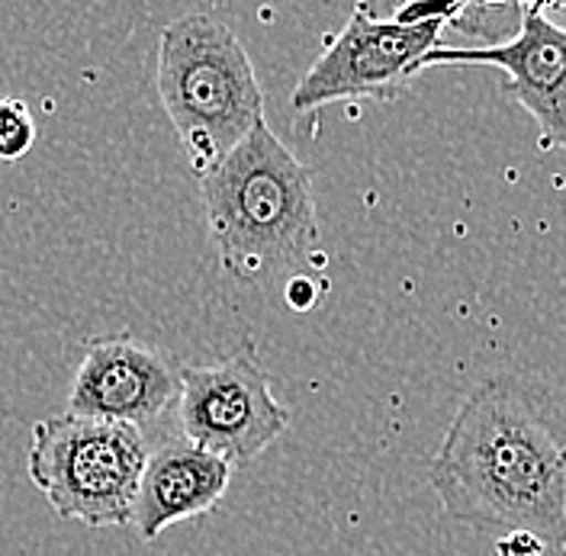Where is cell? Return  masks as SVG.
<instances>
[{"mask_svg": "<svg viewBox=\"0 0 566 556\" xmlns=\"http://www.w3.org/2000/svg\"><path fill=\"white\" fill-rule=\"evenodd\" d=\"M544 547L534 541V537H522V534H512L505 541H499V556H541Z\"/></svg>", "mask_w": 566, "mask_h": 556, "instance_id": "obj_12", "label": "cell"}, {"mask_svg": "<svg viewBox=\"0 0 566 556\" xmlns=\"http://www.w3.org/2000/svg\"><path fill=\"white\" fill-rule=\"evenodd\" d=\"M441 508L476 531L566 541V416L560 392L528 377L476 382L428 470Z\"/></svg>", "mask_w": 566, "mask_h": 556, "instance_id": "obj_1", "label": "cell"}, {"mask_svg": "<svg viewBox=\"0 0 566 556\" xmlns=\"http://www.w3.org/2000/svg\"><path fill=\"white\" fill-rule=\"evenodd\" d=\"M35 123L30 106L17 97H0V165H13L30 155Z\"/></svg>", "mask_w": 566, "mask_h": 556, "instance_id": "obj_10", "label": "cell"}, {"mask_svg": "<svg viewBox=\"0 0 566 556\" xmlns=\"http://www.w3.org/2000/svg\"><path fill=\"white\" fill-rule=\"evenodd\" d=\"M448 23H402L380 20L370 7L357 3L342 27L322 49L313 69L293 87V109L313 113L342 101H377L392 104L406 97L409 81L419 74V62L438 45Z\"/></svg>", "mask_w": 566, "mask_h": 556, "instance_id": "obj_6", "label": "cell"}, {"mask_svg": "<svg viewBox=\"0 0 566 556\" xmlns=\"http://www.w3.org/2000/svg\"><path fill=\"white\" fill-rule=\"evenodd\" d=\"M177 428L193 448L242 466L290 428V412L277 402L254 348L242 345L229 357L180 367Z\"/></svg>", "mask_w": 566, "mask_h": 556, "instance_id": "obj_5", "label": "cell"}, {"mask_svg": "<svg viewBox=\"0 0 566 556\" xmlns=\"http://www.w3.org/2000/svg\"><path fill=\"white\" fill-rule=\"evenodd\" d=\"M200 200L222 267L242 283L296 267L318 235L313 171L274 136L268 116L200 175Z\"/></svg>", "mask_w": 566, "mask_h": 556, "instance_id": "obj_2", "label": "cell"}, {"mask_svg": "<svg viewBox=\"0 0 566 556\" xmlns=\"http://www.w3.org/2000/svg\"><path fill=\"white\" fill-rule=\"evenodd\" d=\"M180 396V367L151 342L129 332L101 335L84 345L69 392V416L133 424L145 431Z\"/></svg>", "mask_w": 566, "mask_h": 556, "instance_id": "obj_8", "label": "cell"}, {"mask_svg": "<svg viewBox=\"0 0 566 556\" xmlns=\"http://www.w3.org/2000/svg\"><path fill=\"white\" fill-rule=\"evenodd\" d=\"M155 87L197 175L216 168L264 119V91L242 39L210 13L165 27Z\"/></svg>", "mask_w": 566, "mask_h": 556, "instance_id": "obj_3", "label": "cell"}, {"mask_svg": "<svg viewBox=\"0 0 566 556\" xmlns=\"http://www.w3.org/2000/svg\"><path fill=\"white\" fill-rule=\"evenodd\" d=\"M232 463L210 451L171 438L148 451L139 492L133 505V527L142 541H158L171 524L193 522L219 508L232 483Z\"/></svg>", "mask_w": 566, "mask_h": 556, "instance_id": "obj_9", "label": "cell"}, {"mask_svg": "<svg viewBox=\"0 0 566 556\" xmlns=\"http://www.w3.org/2000/svg\"><path fill=\"white\" fill-rule=\"evenodd\" d=\"M145 431L62 412L35 421L27 473L62 522L123 527L133 522Z\"/></svg>", "mask_w": 566, "mask_h": 556, "instance_id": "obj_4", "label": "cell"}, {"mask_svg": "<svg viewBox=\"0 0 566 556\" xmlns=\"http://www.w3.org/2000/svg\"><path fill=\"white\" fill-rule=\"evenodd\" d=\"M434 65H490L505 74L502 91L522 106L537 126L541 151H557L566 141V33L541 3L522 7V27L495 45H434L419 74Z\"/></svg>", "mask_w": 566, "mask_h": 556, "instance_id": "obj_7", "label": "cell"}, {"mask_svg": "<svg viewBox=\"0 0 566 556\" xmlns=\"http://www.w3.org/2000/svg\"><path fill=\"white\" fill-rule=\"evenodd\" d=\"M286 303L296 310V313H306L316 306V280L310 277H293L286 286Z\"/></svg>", "mask_w": 566, "mask_h": 556, "instance_id": "obj_11", "label": "cell"}]
</instances>
